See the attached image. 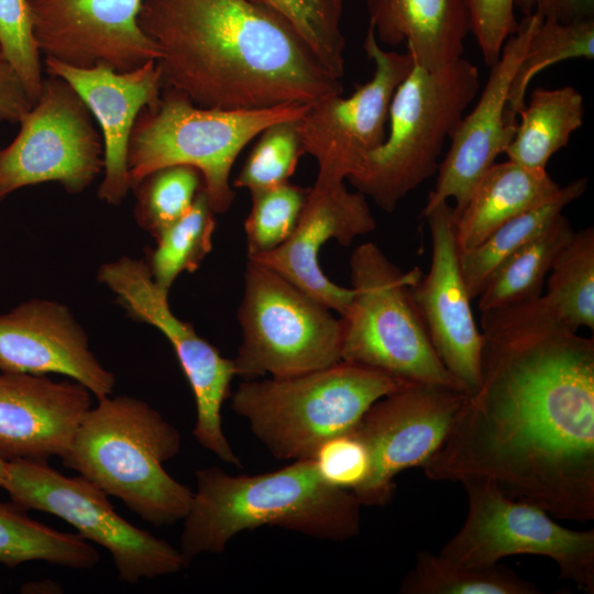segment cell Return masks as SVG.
Listing matches in <instances>:
<instances>
[{"instance_id": "2e32d148", "label": "cell", "mask_w": 594, "mask_h": 594, "mask_svg": "<svg viewBox=\"0 0 594 594\" xmlns=\"http://www.w3.org/2000/svg\"><path fill=\"white\" fill-rule=\"evenodd\" d=\"M144 0H28L41 54L75 67L128 72L158 58L139 25Z\"/></svg>"}, {"instance_id": "1f68e13d", "label": "cell", "mask_w": 594, "mask_h": 594, "mask_svg": "<svg viewBox=\"0 0 594 594\" xmlns=\"http://www.w3.org/2000/svg\"><path fill=\"white\" fill-rule=\"evenodd\" d=\"M215 215L202 188L190 209L155 238L147 265L157 285L169 292L182 273L200 266L212 249Z\"/></svg>"}, {"instance_id": "74e56055", "label": "cell", "mask_w": 594, "mask_h": 594, "mask_svg": "<svg viewBox=\"0 0 594 594\" xmlns=\"http://www.w3.org/2000/svg\"><path fill=\"white\" fill-rule=\"evenodd\" d=\"M311 459L329 485L353 495L366 484L372 473L370 450L353 430L324 441Z\"/></svg>"}, {"instance_id": "9c48e42d", "label": "cell", "mask_w": 594, "mask_h": 594, "mask_svg": "<svg viewBox=\"0 0 594 594\" xmlns=\"http://www.w3.org/2000/svg\"><path fill=\"white\" fill-rule=\"evenodd\" d=\"M237 376L282 378L341 361V322L331 309L274 271L248 260L238 309Z\"/></svg>"}, {"instance_id": "8fae6325", "label": "cell", "mask_w": 594, "mask_h": 594, "mask_svg": "<svg viewBox=\"0 0 594 594\" xmlns=\"http://www.w3.org/2000/svg\"><path fill=\"white\" fill-rule=\"evenodd\" d=\"M461 484L468 494V515L441 557L468 566H490L509 556H542L558 564L561 579L594 593V529L565 528L543 509L506 496L490 482Z\"/></svg>"}, {"instance_id": "603a6c76", "label": "cell", "mask_w": 594, "mask_h": 594, "mask_svg": "<svg viewBox=\"0 0 594 594\" xmlns=\"http://www.w3.org/2000/svg\"><path fill=\"white\" fill-rule=\"evenodd\" d=\"M378 43L406 44L414 65L437 70L460 59L471 32L466 0H365Z\"/></svg>"}, {"instance_id": "f1b7e54d", "label": "cell", "mask_w": 594, "mask_h": 594, "mask_svg": "<svg viewBox=\"0 0 594 594\" xmlns=\"http://www.w3.org/2000/svg\"><path fill=\"white\" fill-rule=\"evenodd\" d=\"M404 594H538L535 583L513 570L494 564L468 566L440 554L420 551L414 568L404 578Z\"/></svg>"}, {"instance_id": "4dcf8cb0", "label": "cell", "mask_w": 594, "mask_h": 594, "mask_svg": "<svg viewBox=\"0 0 594 594\" xmlns=\"http://www.w3.org/2000/svg\"><path fill=\"white\" fill-rule=\"evenodd\" d=\"M542 295L549 307L571 328L594 329V229L574 233L558 254Z\"/></svg>"}, {"instance_id": "7bdbcfd3", "label": "cell", "mask_w": 594, "mask_h": 594, "mask_svg": "<svg viewBox=\"0 0 594 594\" xmlns=\"http://www.w3.org/2000/svg\"><path fill=\"white\" fill-rule=\"evenodd\" d=\"M8 474V461L0 457V487H3Z\"/></svg>"}, {"instance_id": "60d3db41", "label": "cell", "mask_w": 594, "mask_h": 594, "mask_svg": "<svg viewBox=\"0 0 594 594\" xmlns=\"http://www.w3.org/2000/svg\"><path fill=\"white\" fill-rule=\"evenodd\" d=\"M32 106L33 102L16 73L0 58V121L19 123Z\"/></svg>"}, {"instance_id": "ac0fdd59", "label": "cell", "mask_w": 594, "mask_h": 594, "mask_svg": "<svg viewBox=\"0 0 594 594\" xmlns=\"http://www.w3.org/2000/svg\"><path fill=\"white\" fill-rule=\"evenodd\" d=\"M542 19L538 13L524 16L504 43L475 107L463 114L449 136L450 148L439 164L425 207L453 199V217L458 216L482 175L505 153L516 130L505 116L509 85Z\"/></svg>"}, {"instance_id": "8d00e7d4", "label": "cell", "mask_w": 594, "mask_h": 594, "mask_svg": "<svg viewBox=\"0 0 594 594\" xmlns=\"http://www.w3.org/2000/svg\"><path fill=\"white\" fill-rule=\"evenodd\" d=\"M0 53L34 103L44 77L28 0H0Z\"/></svg>"}, {"instance_id": "ba28073f", "label": "cell", "mask_w": 594, "mask_h": 594, "mask_svg": "<svg viewBox=\"0 0 594 594\" xmlns=\"http://www.w3.org/2000/svg\"><path fill=\"white\" fill-rule=\"evenodd\" d=\"M422 274L417 266L402 271L373 242L354 249L353 296L340 316L341 361L409 383L463 391L439 359L415 302L413 287Z\"/></svg>"}, {"instance_id": "836d02e7", "label": "cell", "mask_w": 594, "mask_h": 594, "mask_svg": "<svg viewBox=\"0 0 594 594\" xmlns=\"http://www.w3.org/2000/svg\"><path fill=\"white\" fill-rule=\"evenodd\" d=\"M202 188V176L195 167L160 168L132 187L136 197L135 220L155 239L190 209Z\"/></svg>"}, {"instance_id": "d6986e66", "label": "cell", "mask_w": 594, "mask_h": 594, "mask_svg": "<svg viewBox=\"0 0 594 594\" xmlns=\"http://www.w3.org/2000/svg\"><path fill=\"white\" fill-rule=\"evenodd\" d=\"M375 227L363 194L350 191L344 182L316 179L289 239L277 249L249 260L274 271L342 316L352 300L353 289L327 277L318 255L328 241L349 246Z\"/></svg>"}, {"instance_id": "484cf974", "label": "cell", "mask_w": 594, "mask_h": 594, "mask_svg": "<svg viewBox=\"0 0 594 594\" xmlns=\"http://www.w3.org/2000/svg\"><path fill=\"white\" fill-rule=\"evenodd\" d=\"M574 233L568 218L563 213L558 216L497 267L476 298L479 310L484 312L540 298L558 254Z\"/></svg>"}, {"instance_id": "f6af8a7d", "label": "cell", "mask_w": 594, "mask_h": 594, "mask_svg": "<svg viewBox=\"0 0 594 594\" xmlns=\"http://www.w3.org/2000/svg\"><path fill=\"white\" fill-rule=\"evenodd\" d=\"M0 152H1V148H0Z\"/></svg>"}, {"instance_id": "7a4b0ae2", "label": "cell", "mask_w": 594, "mask_h": 594, "mask_svg": "<svg viewBox=\"0 0 594 594\" xmlns=\"http://www.w3.org/2000/svg\"><path fill=\"white\" fill-rule=\"evenodd\" d=\"M163 88L195 105L251 110L311 105L343 86L279 15L250 0H144Z\"/></svg>"}, {"instance_id": "8992f818", "label": "cell", "mask_w": 594, "mask_h": 594, "mask_svg": "<svg viewBox=\"0 0 594 594\" xmlns=\"http://www.w3.org/2000/svg\"><path fill=\"white\" fill-rule=\"evenodd\" d=\"M308 106L202 108L186 95L163 88L158 100L140 111L131 132L127 156L131 188L160 168L191 166L202 176L212 210L223 213L235 197L230 176L241 151L268 125L300 119Z\"/></svg>"}, {"instance_id": "6da1fadb", "label": "cell", "mask_w": 594, "mask_h": 594, "mask_svg": "<svg viewBox=\"0 0 594 594\" xmlns=\"http://www.w3.org/2000/svg\"><path fill=\"white\" fill-rule=\"evenodd\" d=\"M479 388L422 466L492 483L559 519H594V339L544 301L481 312Z\"/></svg>"}, {"instance_id": "e0dca14e", "label": "cell", "mask_w": 594, "mask_h": 594, "mask_svg": "<svg viewBox=\"0 0 594 594\" xmlns=\"http://www.w3.org/2000/svg\"><path fill=\"white\" fill-rule=\"evenodd\" d=\"M431 238V261L413 287L415 302L431 343L468 396L481 381L483 338L476 324L460 264L453 209L448 201L425 207Z\"/></svg>"}, {"instance_id": "83f0119b", "label": "cell", "mask_w": 594, "mask_h": 594, "mask_svg": "<svg viewBox=\"0 0 594 594\" xmlns=\"http://www.w3.org/2000/svg\"><path fill=\"white\" fill-rule=\"evenodd\" d=\"M28 510L0 502V563L13 568L45 561L72 569H91L99 552L78 534L58 531L32 519Z\"/></svg>"}, {"instance_id": "44dd1931", "label": "cell", "mask_w": 594, "mask_h": 594, "mask_svg": "<svg viewBox=\"0 0 594 594\" xmlns=\"http://www.w3.org/2000/svg\"><path fill=\"white\" fill-rule=\"evenodd\" d=\"M48 75L67 81L100 127L103 141V177L98 197L109 205L122 202L131 188L128 145L140 111L156 102L163 90L155 61L128 72L105 65L75 67L44 57Z\"/></svg>"}, {"instance_id": "30bf717a", "label": "cell", "mask_w": 594, "mask_h": 594, "mask_svg": "<svg viewBox=\"0 0 594 594\" xmlns=\"http://www.w3.org/2000/svg\"><path fill=\"white\" fill-rule=\"evenodd\" d=\"M25 510L55 515L109 551L120 581L174 574L186 568L179 549L117 514L108 495L82 476L68 477L47 462L8 461L3 487Z\"/></svg>"}, {"instance_id": "4fadbf2b", "label": "cell", "mask_w": 594, "mask_h": 594, "mask_svg": "<svg viewBox=\"0 0 594 594\" xmlns=\"http://www.w3.org/2000/svg\"><path fill=\"white\" fill-rule=\"evenodd\" d=\"M98 279L134 319L160 330L172 344L196 402L193 435L222 462L241 468L223 429L221 408L231 395L233 361L221 355L194 327L169 308L168 290L155 283L146 262L130 256L102 264Z\"/></svg>"}, {"instance_id": "f35d334b", "label": "cell", "mask_w": 594, "mask_h": 594, "mask_svg": "<svg viewBox=\"0 0 594 594\" xmlns=\"http://www.w3.org/2000/svg\"><path fill=\"white\" fill-rule=\"evenodd\" d=\"M471 19V33L476 40L483 61L494 65L506 40L519 22L515 16V0H466Z\"/></svg>"}, {"instance_id": "f546056e", "label": "cell", "mask_w": 594, "mask_h": 594, "mask_svg": "<svg viewBox=\"0 0 594 594\" xmlns=\"http://www.w3.org/2000/svg\"><path fill=\"white\" fill-rule=\"evenodd\" d=\"M576 58H594V19L569 23L542 19L510 81L505 111L507 121L517 125L535 76L553 64Z\"/></svg>"}, {"instance_id": "5b68a950", "label": "cell", "mask_w": 594, "mask_h": 594, "mask_svg": "<svg viewBox=\"0 0 594 594\" xmlns=\"http://www.w3.org/2000/svg\"><path fill=\"white\" fill-rule=\"evenodd\" d=\"M409 382L340 361L289 377L244 380L231 409L277 460L311 459L327 440L353 430L381 398Z\"/></svg>"}, {"instance_id": "7402d4cb", "label": "cell", "mask_w": 594, "mask_h": 594, "mask_svg": "<svg viewBox=\"0 0 594 594\" xmlns=\"http://www.w3.org/2000/svg\"><path fill=\"white\" fill-rule=\"evenodd\" d=\"M91 393L74 381L0 373V457L47 462L61 459L88 410Z\"/></svg>"}, {"instance_id": "ffe728a7", "label": "cell", "mask_w": 594, "mask_h": 594, "mask_svg": "<svg viewBox=\"0 0 594 594\" xmlns=\"http://www.w3.org/2000/svg\"><path fill=\"white\" fill-rule=\"evenodd\" d=\"M0 372L66 375L98 400L111 396L116 384L69 309L46 299H31L0 314Z\"/></svg>"}, {"instance_id": "d4e9b609", "label": "cell", "mask_w": 594, "mask_h": 594, "mask_svg": "<svg viewBox=\"0 0 594 594\" xmlns=\"http://www.w3.org/2000/svg\"><path fill=\"white\" fill-rule=\"evenodd\" d=\"M518 117L505 154L524 167L547 170L549 160L582 127L584 99L572 86L535 88Z\"/></svg>"}, {"instance_id": "ab89813d", "label": "cell", "mask_w": 594, "mask_h": 594, "mask_svg": "<svg viewBox=\"0 0 594 594\" xmlns=\"http://www.w3.org/2000/svg\"><path fill=\"white\" fill-rule=\"evenodd\" d=\"M524 16L538 13L562 23L594 19V0H515Z\"/></svg>"}, {"instance_id": "5bb4252c", "label": "cell", "mask_w": 594, "mask_h": 594, "mask_svg": "<svg viewBox=\"0 0 594 594\" xmlns=\"http://www.w3.org/2000/svg\"><path fill=\"white\" fill-rule=\"evenodd\" d=\"M363 48L374 63L372 78L308 106L298 120L305 154L318 164L317 179L344 182L386 136L388 109L398 85L414 67L411 56L381 47L369 25Z\"/></svg>"}, {"instance_id": "d590c367", "label": "cell", "mask_w": 594, "mask_h": 594, "mask_svg": "<svg viewBox=\"0 0 594 594\" xmlns=\"http://www.w3.org/2000/svg\"><path fill=\"white\" fill-rule=\"evenodd\" d=\"M308 191L287 182L251 194L252 207L244 222L248 257L273 251L289 239Z\"/></svg>"}, {"instance_id": "e575fe53", "label": "cell", "mask_w": 594, "mask_h": 594, "mask_svg": "<svg viewBox=\"0 0 594 594\" xmlns=\"http://www.w3.org/2000/svg\"><path fill=\"white\" fill-rule=\"evenodd\" d=\"M298 120L273 123L257 135L233 188H245L252 194L289 182L305 154Z\"/></svg>"}, {"instance_id": "4316f807", "label": "cell", "mask_w": 594, "mask_h": 594, "mask_svg": "<svg viewBox=\"0 0 594 594\" xmlns=\"http://www.w3.org/2000/svg\"><path fill=\"white\" fill-rule=\"evenodd\" d=\"M587 184L586 177L570 182L549 201L512 218L476 246L460 253L461 272L471 300L479 297L497 267L563 213L569 204L585 193Z\"/></svg>"}, {"instance_id": "277c9868", "label": "cell", "mask_w": 594, "mask_h": 594, "mask_svg": "<svg viewBox=\"0 0 594 594\" xmlns=\"http://www.w3.org/2000/svg\"><path fill=\"white\" fill-rule=\"evenodd\" d=\"M180 449L178 429L147 403L108 396L88 410L62 462L161 527L183 520L191 503L190 488L164 469Z\"/></svg>"}, {"instance_id": "52a82bcc", "label": "cell", "mask_w": 594, "mask_h": 594, "mask_svg": "<svg viewBox=\"0 0 594 594\" xmlns=\"http://www.w3.org/2000/svg\"><path fill=\"white\" fill-rule=\"evenodd\" d=\"M479 68L461 57L437 70L414 65L396 88L385 140L346 178L385 212L431 177L443 144L474 100Z\"/></svg>"}, {"instance_id": "7c38bea8", "label": "cell", "mask_w": 594, "mask_h": 594, "mask_svg": "<svg viewBox=\"0 0 594 594\" xmlns=\"http://www.w3.org/2000/svg\"><path fill=\"white\" fill-rule=\"evenodd\" d=\"M20 130L0 152V201L46 182L70 194L84 191L103 172V141L78 94L48 75Z\"/></svg>"}, {"instance_id": "9a60e30c", "label": "cell", "mask_w": 594, "mask_h": 594, "mask_svg": "<svg viewBox=\"0 0 594 594\" xmlns=\"http://www.w3.org/2000/svg\"><path fill=\"white\" fill-rule=\"evenodd\" d=\"M465 398L461 389L408 383L371 406L353 429L372 457L371 476L354 494L362 506L386 505L394 495V477L426 464Z\"/></svg>"}, {"instance_id": "ee69618b", "label": "cell", "mask_w": 594, "mask_h": 594, "mask_svg": "<svg viewBox=\"0 0 594 594\" xmlns=\"http://www.w3.org/2000/svg\"><path fill=\"white\" fill-rule=\"evenodd\" d=\"M0 58H2L1 53H0Z\"/></svg>"}, {"instance_id": "d6a6232c", "label": "cell", "mask_w": 594, "mask_h": 594, "mask_svg": "<svg viewBox=\"0 0 594 594\" xmlns=\"http://www.w3.org/2000/svg\"><path fill=\"white\" fill-rule=\"evenodd\" d=\"M283 18L337 79L344 76L343 0H250Z\"/></svg>"}, {"instance_id": "b9f144b4", "label": "cell", "mask_w": 594, "mask_h": 594, "mask_svg": "<svg viewBox=\"0 0 594 594\" xmlns=\"http://www.w3.org/2000/svg\"><path fill=\"white\" fill-rule=\"evenodd\" d=\"M22 593H35V594H43V593H61L62 587L58 583L52 581V580H43V581H33L25 583L21 587Z\"/></svg>"}, {"instance_id": "bcb514c9", "label": "cell", "mask_w": 594, "mask_h": 594, "mask_svg": "<svg viewBox=\"0 0 594 594\" xmlns=\"http://www.w3.org/2000/svg\"><path fill=\"white\" fill-rule=\"evenodd\" d=\"M1 592V591H0Z\"/></svg>"}, {"instance_id": "cb8c5ba5", "label": "cell", "mask_w": 594, "mask_h": 594, "mask_svg": "<svg viewBox=\"0 0 594 594\" xmlns=\"http://www.w3.org/2000/svg\"><path fill=\"white\" fill-rule=\"evenodd\" d=\"M560 186L547 170L524 167L509 160L494 163L474 186L454 218L460 253L481 243L512 218L552 199Z\"/></svg>"}, {"instance_id": "3957f363", "label": "cell", "mask_w": 594, "mask_h": 594, "mask_svg": "<svg viewBox=\"0 0 594 594\" xmlns=\"http://www.w3.org/2000/svg\"><path fill=\"white\" fill-rule=\"evenodd\" d=\"M195 476L180 536L186 566L204 553L223 552L238 534L262 526L328 541L351 539L361 529L362 505L351 492L329 485L312 459L255 475L209 466Z\"/></svg>"}]
</instances>
